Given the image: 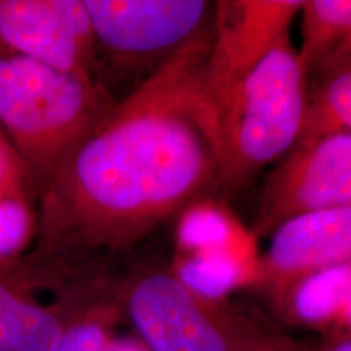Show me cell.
<instances>
[{
    "instance_id": "cell-1",
    "label": "cell",
    "mask_w": 351,
    "mask_h": 351,
    "mask_svg": "<svg viewBox=\"0 0 351 351\" xmlns=\"http://www.w3.org/2000/svg\"><path fill=\"white\" fill-rule=\"evenodd\" d=\"M213 28L111 103L39 187L32 261L116 254L225 187Z\"/></svg>"
},
{
    "instance_id": "cell-2",
    "label": "cell",
    "mask_w": 351,
    "mask_h": 351,
    "mask_svg": "<svg viewBox=\"0 0 351 351\" xmlns=\"http://www.w3.org/2000/svg\"><path fill=\"white\" fill-rule=\"evenodd\" d=\"M307 73L289 33L212 91L225 158V189H236L287 155L306 121Z\"/></svg>"
},
{
    "instance_id": "cell-3",
    "label": "cell",
    "mask_w": 351,
    "mask_h": 351,
    "mask_svg": "<svg viewBox=\"0 0 351 351\" xmlns=\"http://www.w3.org/2000/svg\"><path fill=\"white\" fill-rule=\"evenodd\" d=\"M109 104L93 78L0 56V129L38 187Z\"/></svg>"
},
{
    "instance_id": "cell-4",
    "label": "cell",
    "mask_w": 351,
    "mask_h": 351,
    "mask_svg": "<svg viewBox=\"0 0 351 351\" xmlns=\"http://www.w3.org/2000/svg\"><path fill=\"white\" fill-rule=\"evenodd\" d=\"M148 351H274L278 345L217 300L163 269L130 275L111 293Z\"/></svg>"
},
{
    "instance_id": "cell-5",
    "label": "cell",
    "mask_w": 351,
    "mask_h": 351,
    "mask_svg": "<svg viewBox=\"0 0 351 351\" xmlns=\"http://www.w3.org/2000/svg\"><path fill=\"white\" fill-rule=\"evenodd\" d=\"M351 207V132L337 130L301 140L263 187L256 215L257 234L306 212Z\"/></svg>"
},
{
    "instance_id": "cell-6",
    "label": "cell",
    "mask_w": 351,
    "mask_h": 351,
    "mask_svg": "<svg viewBox=\"0 0 351 351\" xmlns=\"http://www.w3.org/2000/svg\"><path fill=\"white\" fill-rule=\"evenodd\" d=\"M96 44L124 59H169L213 28L215 2L83 0Z\"/></svg>"
},
{
    "instance_id": "cell-7",
    "label": "cell",
    "mask_w": 351,
    "mask_h": 351,
    "mask_svg": "<svg viewBox=\"0 0 351 351\" xmlns=\"http://www.w3.org/2000/svg\"><path fill=\"white\" fill-rule=\"evenodd\" d=\"M0 39L15 54L93 78L96 39L83 0H0Z\"/></svg>"
},
{
    "instance_id": "cell-8",
    "label": "cell",
    "mask_w": 351,
    "mask_h": 351,
    "mask_svg": "<svg viewBox=\"0 0 351 351\" xmlns=\"http://www.w3.org/2000/svg\"><path fill=\"white\" fill-rule=\"evenodd\" d=\"M269 234L258 283L278 302L311 276L351 263V207L295 215Z\"/></svg>"
},
{
    "instance_id": "cell-9",
    "label": "cell",
    "mask_w": 351,
    "mask_h": 351,
    "mask_svg": "<svg viewBox=\"0 0 351 351\" xmlns=\"http://www.w3.org/2000/svg\"><path fill=\"white\" fill-rule=\"evenodd\" d=\"M304 0H238L215 2L210 90L243 72L285 34L300 15Z\"/></svg>"
},
{
    "instance_id": "cell-10",
    "label": "cell",
    "mask_w": 351,
    "mask_h": 351,
    "mask_svg": "<svg viewBox=\"0 0 351 351\" xmlns=\"http://www.w3.org/2000/svg\"><path fill=\"white\" fill-rule=\"evenodd\" d=\"M44 306L29 293L28 278L0 271V351H56L88 298Z\"/></svg>"
},
{
    "instance_id": "cell-11",
    "label": "cell",
    "mask_w": 351,
    "mask_h": 351,
    "mask_svg": "<svg viewBox=\"0 0 351 351\" xmlns=\"http://www.w3.org/2000/svg\"><path fill=\"white\" fill-rule=\"evenodd\" d=\"M300 59L307 77L351 51V0H309L302 7Z\"/></svg>"
},
{
    "instance_id": "cell-12",
    "label": "cell",
    "mask_w": 351,
    "mask_h": 351,
    "mask_svg": "<svg viewBox=\"0 0 351 351\" xmlns=\"http://www.w3.org/2000/svg\"><path fill=\"white\" fill-rule=\"evenodd\" d=\"M351 132V51L320 70L309 88L301 140L328 132Z\"/></svg>"
},
{
    "instance_id": "cell-13",
    "label": "cell",
    "mask_w": 351,
    "mask_h": 351,
    "mask_svg": "<svg viewBox=\"0 0 351 351\" xmlns=\"http://www.w3.org/2000/svg\"><path fill=\"white\" fill-rule=\"evenodd\" d=\"M351 296V263L322 271L298 285L283 304L306 324H339Z\"/></svg>"
},
{
    "instance_id": "cell-14",
    "label": "cell",
    "mask_w": 351,
    "mask_h": 351,
    "mask_svg": "<svg viewBox=\"0 0 351 351\" xmlns=\"http://www.w3.org/2000/svg\"><path fill=\"white\" fill-rule=\"evenodd\" d=\"M119 313L112 295L90 300L70 324L56 351H106L114 339L112 327Z\"/></svg>"
},
{
    "instance_id": "cell-15",
    "label": "cell",
    "mask_w": 351,
    "mask_h": 351,
    "mask_svg": "<svg viewBox=\"0 0 351 351\" xmlns=\"http://www.w3.org/2000/svg\"><path fill=\"white\" fill-rule=\"evenodd\" d=\"M106 351H148L142 341L137 340H116L112 339L111 343L108 345Z\"/></svg>"
},
{
    "instance_id": "cell-16",
    "label": "cell",
    "mask_w": 351,
    "mask_h": 351,
    "mask_svg": "<svg viewBox=\"0 0 351 351\" xmlns=\"http://www.w3.org/2000/svg\"><path fill=\"white\" fill-rule=\"evenodd\" d=\"M0 160L3 161V163H7L8 166H12V168L16 169V166L19 165V160H16L15 153H13L10 143H8V140L5 135H3L2 129H0Z\"/></svg>"
},
{
    "instance_id": "cell-17",
    "label": "cell",
    "mask_w": 351,
    "mask_h": 351,
    "mask_svg": "<svg viewBox=\"0 0 351 351\" xmlns=\"http://www.w3.org/2000/svg\"><path fill=\"white\" fill-rule=\"evenodd\" d=\"M319 351H351V335H339L328 341Z\"/></svg>"
},
{
    "instance_id": "cell-18",
    "label": "cell",
    "mask_w": 351,
    "mask_h": 351,
    "mask_svg": "<svg viewBox=\"0 0 351 351\" xmlns=\"http://www.w3.org/2000/svg\"><path fill=\"white\" fill-rule=\"evenodd\" d=\"M274 351H283L282 348H280V346H278V348H276V350H274Z\"/></svg>"
}]
</instances>
